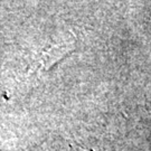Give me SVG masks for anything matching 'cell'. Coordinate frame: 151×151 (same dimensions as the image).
I'll list each match as a JSON object with an SVG mask.
<instances>
[{
    "label": "cell",
    "mask_w": 151,
    "mask_h": 151,
    "mask_svg": "<svg viewBox=\"0 0 151 151\" xmlns=\"http://www.w3.org/2000/svg\"><path fill=\"white\" fill-rule=\"evenodd\" d=\"M75 49L74 44H66L63 46H55L52 48L43 52L40 58L38 60V64L34 65L32 68V72L35 70H48L50 67L56 65L60 60H62L65 56L70 55Z\"/></svg>",
    "instance_id": "1"
}]
</instances>
